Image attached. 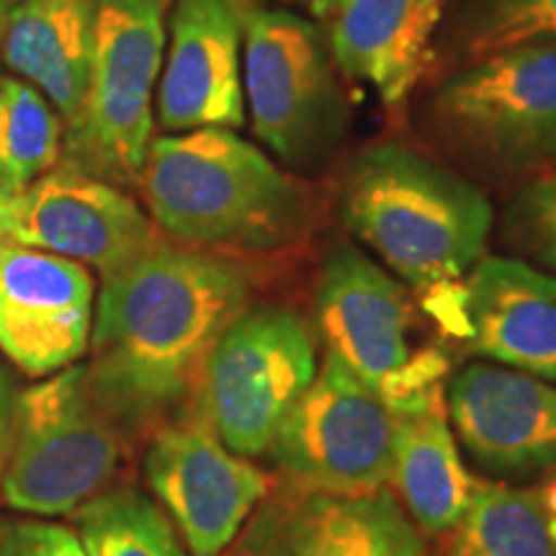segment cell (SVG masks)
<instances>
[{"instance_id": "obj_1", "label": "cell", "mask_w": 556, "mask_h": 556, "mask_svg": "<svg viewBox=\"0 0 556 556\" xmlns=\"http://www.w3.org/2000/svg\"><path fill=\"white\" fill-rule=\"evenodd\" d=\"M248 302L245 270L199 250L160 245L103 278L86 368L96 402L124 438L165 426Z\"/></svg>"}, {"instance_id": "obj_2", "label": "cell", "mask_w": 556, "mask_h": 556, "mask_svg": "<svg viewBox=\"0 0 556 556\" xmlns=\"http://www.w3.org/2000/svg\"><path fill=\"white\" fill-rule=\"evenodd\" d=\"M343 225L426 302L446 296L484 258L495 212L482 189L407 144L379 142L348 160Z\"/></svg>"}, {"instance_id": "obj_3", "label": "cell", "mask_w": 556, "mask_h": 556, "mask_svg": "<svg viewBox=\"0 0 556 556\" xmlns=\"http://www.w3.org/2000/svg\"><path fill=\"white\" fill-rule=\"evenodd\" d=\"M137 184L157 227L193 245L278 253L315 225L309 191L235 129L152 139Z\"/></svg>"}, {"instance_id": "obj_4", "label": "cell", "mask_w": 556, "mask_h": 556, "mask_svg": "<svg viewBox=\"0 0 556 556\" xmlns=\"http://www.w3.org/2000/svg\"><path fill=\"white\" fill-rule=\"evenodd\" d=\"M242 90L255 137L281 168L317 176L336 163L351 106L317 24L289 9H245Z\"/></svg>"}, {"instance_id": "obj_5", "label": "cell", "mask_w": 556, "mask_h": 556, "mask_svg": "<svg viewBox=\"0 0 556 556\" xmlns=\"http://www.w3.org/2000/svg\"><path fill=\"white\" fill-rule=\"evenodd\" d=\"M430 111L438 137L479 170L523 176L556 163V39L464 62Z\"/></svg>"}, {"instance_id": "obj_6", "label": "cell", "mask_w": 556, "mask_h": 556, "mask_svg": "<svg viewBox=\"0 0 556 556\" xmlns=\"http://www.w3.org/2000/svg\"><path fill=\"white\" fill-rule=\"evenodd\" d=\"M317 330L328 353L366 381L394 415L441 397L446 356L413 343V302L397 276L356 245H336L315 291Z\"/></svg>"}, {"instance_id": "obj_7", "label": "cell", "mask_w": 556, "mask_h": 556, "mask_svg": "<svg viewBox=\"0 0 556 556\" xmlns=\"http://www.w3.org/2000/svg\"><path fill=\"white\" fill-rule=\"evenodd\" d=\"M168 5L170 0H96L88 93L67 124V160L90 176L137 180L148 163Z\"/></svg>"}, {"instance_id": "obj_8", "label": "cell", "mask_w": 556, "mask_h": 556, "mask_svg": "<svg viewBox=\"0 0 556 556\" xmlns=\"http://www.w3.org/2000/svg\"><path fill=\"white\" fill-rule=\"evenodd\" d=\"M122 433L90 389L88 368L70 366L13 400V441L0 495L18 513L65 516L111 482Z\"/></svg>"}, {"instance_id": "obj_9", "label": "cell", "mask_w": 556, "mask_h": 556, "mask_svg": "<svg viewBox=\"0 0 556 556\" xmlns=\"http://www.w3.org/2000/svg\"><path fill=\"white\" fill-rule=\"evenodd\" d=\"M315 377L309 325L278 304H248L208 351L193 413L232 454L261 456Z\"/></svg>"}, {"instance_id": "obj_10", "label": "cell", "mask_w": 556, "mask_h": 556, "mask_svg": "<svg viewBox=\"0 0 556 556\" xmlns=\"http://www.w3.org/2000/svg\"><path fill=\"white\" fill-rule=\"evenodd\" d=\"M397 420L384 400L343 361L325 353L302 400L270 441L291 486L315 492H374L392 482Z\"/></svg>"}, {"instance_id": "obj_11", "label": "cell", "mask_w": 556, "mask_h": 556, "mask_svg": "<svg viewBox=\"0 0 556 556\" xmlns=\"http://www.w3.org/2000/svg\"><path fill=\"white\" fill-rule=\"evenodd\" d=\"M142 471L191 556H222L270 492L268 477L232 454L197 413L157 428Z\"/></svg>"}, {"instance_id": "obj_12", "label": "cell", "mask_w": 556, "mask_h": 556, "mask_svg": "<svg viewBox=\"0 0 556 556\" xmlns=\"http://www.w3.org/2000/svg\"><path fill=\"white\" fill-rule=\"evenodd\" d=\"M11 242L88 263L103 278L163 245L155 225L131 197L70 160L13 197Z\"/></svg>"}, {"instance_id": "obj_13", "label": "cell", "mask_w": 556, "mask_h": 556, "mask_svg": "<svg viewBox=\"0 0 556 556\" xmlns=\"http://www.w3.org/2000/svg\"><path fill=\"white\" fill-rule=\"evenodd\" d=\"M469 353L556 384V276L484 255L451 294L428 304Z\"/></svg>"}, {"instance_id": "obj_14", "label": "cell", "mask_w": 556, "mask_h": 556, "mask_svg": "<svg viewBox=\"0 0 556 556\" xmlns=\"http://www.w3.org/2000/svg\"><path fill=\"white\" fill-rule=\"evenodd\" d=\"M235 556H426L417 526L389 490L268 492L235 539Z\"/></svg>"}, {"instance_id": "obj_15", "label": "cell", "mask_w": 556, "mask_h": 556, "mask_svg": "<svg viewBox=\"0 0 556 556\" xmlns=\"http://www.w3.org/2000/svg\"><path fill=\"white\" fill-rule=\"evenodd\" d=\"M0 351L29 377L75 364L93 328V278L80 263L5 242L0 245Z\"/></svg>"}, {"instance_id": "obj_16", "label": "cell", "mask_w": 556, "mask_h": 556, "mask_svg": "<svg viewBox=\"0 0 556 556\" xmlns=\"http://www.w3.org/2000/svg\"><path fill=\"white\" fill-rule=\"evenodd\" d=\"M451 428L490 475L556 469V384L497 364H471L446 392Z\"/></svg>"}, {"instance_id": "obj_17", "label": "cell", "mask_w": 556, "mask_h": 556, "mask_svg": "<svg viewBox=\"0 0 556 556\" xmlns=\"http://www.w3.org/2000/svg\"><path fill=\"white\" fill-rule=\"evenodd\" d=\"M242 16V0H176L157 88L163 129L180 135L245 122Z\"/></svg>"}, {"instance_id": "obj_18", "label": "cell", "mask_w": 556, "mask_h": 556, "mask_svg": "<svg viewBox=\"0 0 556 556\" xmlns=\"http://www.w3.org/2000/svg\"><path fill=\"white\" fill-rule=\"evenodd\" d=\"M443 0H343L330 16L338 70L368 83L387 109H400L433 58Z\"/></svg>"}, {"instance_id": "obj_19", "label": "cell", "mask_w": 556, "mask_h": 556, "mask_svg": "<svg viewBox=\"0 0 556 556\" xmlns=\"http://www.w3.org/2000/svg\"><path fill=\"white\" fill-rule=\"evenodd\" d=\"M96 0H16L3 26V62L45 90L70 124L88 93Z\"/></svg>"}, {"instance_id": "obj_20", "label": "cell", "mask_w": 556, "mask_h": 556, "mask_svg": "<svg viewBox=\"0 0 556 556\" xmlns=\"http://www.w3.org/2000/svg\"><path fill=\"white\" fill-rule=\"evenodd\" d=\"M394 469L405 513L426 533H448L471 503L477 479L458 456L446 394L413 413L394 415Z\"/></svg>"}, {"instance_id": "obj_21", "label": "cell", "mask_w": 556, "mask_h": 556, "mask_svg": "<svg viewBox=\"0 0 556 556\" xmlns=\"http://www.w3.org/2000/svg\"><path fill=\"white\" fill-rule=\"evenodd\" d=\"M446 556H556V531L536 490L477 482Z\"/></svg>"}, {"instance_id": "obj_22", "label": "cell", "mask_w": 556, "mask_h": 556, "mask_svg": "<svg viewBox=\"0 0 556 556\" xmlns=\"http://www.w3.org/2000/svg\"><path fill=\"white\" fill-rule=\"evenodd\" d=\"M88 556H186L160 505L135 486L99 492L75 510Z\"/></svg>"}, {"instance_id": "obj_23", "label": "cell", "mask_w": 556, "mask_h": 556, "mask_svg": "<svg viewBox=\"0 0 556 556\" xmlns=\"http://www.w3.org/2000/svg\"><path fill=\"white\" fill-rule=\"evenodd\" d=\"M62 124L24 80L0 83V193L18 197L60 163Z\"/></svg>"}, {"instance_id": "obj_24", "label": "cell", "mask_w": 556, "mask_h": 556, "mask_svg": "<svg viewBox=\"0 0 556 556\" xmlns=\"http://www.w3.org/2000/svg\"><path fill=\"white\" fill-rule=\"evenodd\" d=\"M556 39V0H458L451 41L464 62Z\"/></svg>"}, {"instance_id": "obj_25", "label": "cell", "mask_w": 556, "mask_h": 556, "mask_svg": "<svg viewBox=\"0 0 556 556\" xmlns=\"http://www.w3.org/2000/svg\"><path fill=\"white\" fill-rule=\"evenodd\" d=\"M510 245L556 270V173L520 186L505 208Z\"/></svg>"}, {"instance_id": "obj_26", "label": "cell", "mask_w": 556, "mask_h": 556, "mask_svg": "<svg viewBox=\"0 0 556 556\" xmlns=\"http://www.w3.org/2000/svg\"><path fill=\"white\" fill-rule=\"evenodd\" d=\"M0 556H88L80 539L60 523L37 518L0 520Z\"/></svg>"}, {"instance_id": "obj_27", "label": "cell", "mask_w": 556, "mask_h": 556, "mask_svg": "<svg viewBox=\"0 0 556 556\" xmlns=\"http://www.w3.org/2000/svg\"><path fill=\"white\" fill-rule=\"evenodd\" d=\"M13 392L11 379L0 371V484H3L5 467H9L11 456V441H13Z\"/></svg>"}, {"instance_id": "obj_28", "label": "cell", "mask_w": 556, "mask_h": 556, "mask_svg": "<svg viewBox=\"0 0 556 556\" xmlns=\"http://www.w3.org/2000/svg\"><path fill=\"white\" fill-rule=\"evenodd\" d=\"M539 497L541 503H544L546 513H548V520H552L554 531H556V469H552V475L546 477V482L539 486Z\"/></svg>"}, {"instance_id": "obj_29", "label": "cell", "mask_w": 556, "mask_h": 556, "mask_svg": "<svg viewBox=\"0 0 556 556\" xmlns=\"http://www.w3.org/2000/svg\"><path fill=\"white\" fill-rule=\"evenodd\" d=\"M291 3L302 5L304 11L312 13V16H317V18H330L343 0H291Z\"/></svg>"}, {"instance_id": "obj_30", "label": "cell", "mask_w": 556, "mask_h": 556, "mask_svg": "<svg viewBox=\"0 0 556 556\" xmlns=\"http://www.w3.org/2000/svg\"><path fill=\"white\" fill-rule=\"evenodd\" d=\"M11 219H13V197L0 193V245H5V240L11 242Z\"/></svg>"}, {"instance_id": "obj_31", "label": "cell", "mask_w": 556, "mask_h": 556, "mask_svg": "<svg viewBox=\"0 0 556 556\" xmlns=\"http://www.w3.org/2000/svg\"><path fill=\"white\" fill-rule=\"evenodd\" d=\"M13 5H16V0H0V39H3L5 18H9V13H11Z\"/></svg>"}, {"instance_id": "obj_32", "label": "cell", "mask_w": 556, "mask_h": 556, "mask_svg": "<svg viewBox=\"0 0 556 556\" xmlns=\"http://www.w3.org/2000/svg\"><path fill=\"white\" fill-rule=\"evenodd\" d=\"M0 291H3V268H0Z\"/></svg>"}]
</instances>
